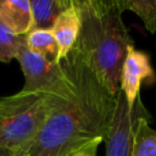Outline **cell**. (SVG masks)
<instances>
[{
    "instance_id": "cell-1",
    "label": "cell",
    "mask_w": 156,
    "mask_h": 156,
    "mask_svg": "<svg viewBox=\"0 0 156 156\" xmlns=\"http://www.w3.org/2000/svg\"><path fill=\"white\" fill-rule=\"evenodd\" d=\"M66 79L54 91L49 115L23 150L29 156H68L100 140L104 141L116 107L112 94L72 49L62 60Z\"/></svg>"
},
{
    "instance_id": "cell-2",
    "label": "cell",
    "mask_w": 156,
    "mask_h": 156,
    "mask_svg": "<svg viewBox=\"0 0 156 156\" xmlns=\"http://www.w3.org/2000/svg\"><path fill=\"white\" fill-rule=\"evenodd\" d=\"M76 4L80 29L73 49L101 83L117 95L127 50L133 45L122 20L121 0H76Z\"/></svg>"
},
{
    "instance_id": "cell-3",
    "label": "cell",
    "mask_w": 156,
    "mask_h": 156,
    "mask_svg": "<svg viewBox=\"0 0 156 156\" xmlns=\"http://www.w3.org/2000/svg\"><path fill=\"white\" fill-rule=\"evenodd\" d=\"M54 91L21 90L0 98V147L24 150L35 139L51 108Z\"/></svg>"
},
{
    "instance_id": "cell-4",
    "label": "cell",
    "mask_w": 156,
    "mask_h": 156,
    "mask_svg": "<svg viewBox=\"0 0 156 156\" xmlns=\"http://www.w3.org/2000/svg\"><path fill=\"white\" fill-rule=\"evenodd\" d=\"M23 76L24 91L49 93L60 87L66 79V71L61 62H52L33 52L26 45L24 37L16 56Z\"/></svg>"
},
{
    "instance_id": "cell-5",
    "label": "cell",
    "mask_w": 156,
    "mask_h": 156,
    "mask_svg": "<svg viewBox=\"0 0 156 156\" xmlns=\"http://www.w3.org/2000/svg\"><path fill=\"white\" fill-rule=\"evenodd\" d=\"M135 107L130 108L124 94H117L113 117L105 138L106 156H132L135 127Z\"/></svg>"
},
{
    "instance_id": "cell-6",
    "label": "cell",
    "mask_w": 156,
    "mask_h": 156,
    "mask_svg": "<svg viewBox=\"0 0 156 156\" xmlns=\"http://www.w3.org/2000/svg\"><path fill=\"white\" fill-rule=\"evenodd\" d=\"M152 77L154 69L151 67L149 56L145 52L135 49L134 45L129 46L122 66L119 90L124 94L130 108L135 107V102L139 99L141 82Z\"/></svg>"
},
{
    "instance_id": "cell-7",
    "label": "cell",
    "mask_w": 156,
    "mask_h": 156,
    "mask_svg": "<svg viewBox=\"0 0 156 156\" xmlns=\"http://www.w3.org/2000/svg\"><path fill=\"white\" fill-rule=\"evenodd\" d=\"M80 29V18L76 0L63 10L54 22L51 30L58 46V61L61 62L74 48Z\"/></svg>"
},
{
    "instance_id": "cell-8",
    "label": "cell",
    "mask_w": 156,
    "mask_h": 156,
    "mask_svg": "<svg viewBox=\"0 0 156 156\" xmlns=\"http://www.w3.org/2000/svg\"><path fill=\"white\" fill-rule=\"evenodd\" d=\"M0 18L18 37L34 28L29 0H0Z\"/></svg>"
},
{
    "instance_id": "cell-9",
    "label": "cell",
    "mask_w": 156,
    "mask_h": 156,
    "mask_svg": "<svg viewBox=\"0 0 156 156\" xmlns=\"http://www.w3.org/2000/svg\"><path fill=\"white\" fill-rule=\"evenodd\" d=\"M24 37L26 45L33 52L52 62L58 61V46L51 29L33 28Z\"/></svg>"
},
{
    "instance_id": "cell-10",
    "label": "cell",
    "mask_w": 156,
    "mask_h": 156,
    "mask_svg": "<svg viewBox=\"0 0 156 156\" xmlns=\"http://www.w3.org/2000/svg\"><path fill=\"white\" fill-rule=\"evenodd\" d=\"M34 28L51 29L58 15L66 10L72 0H29Z\"/></svg>"
},
{
    "instance_id": "cell-11",
    "label": "cell",
    "mask_w": 156,
    "mask_h": 156,
    "mask_svg": "<svg viewBox=\"0 0 156 156\" xmlns=\"http://www.w3.org/2000/svg\"><path fill=\"white\" fill-rule=\"evenodd\" d=\"M132 156H156V130L143 116L135 121Z\"/></svg>"
},
{
    "instance_id": "cell-12",
    "label": "cell",
    "mask_w": 156,
    "mask_h": 156,
    "mask_svg": "<svg viewBox=\"0 0 156 156\" xmlns=\"http://www.w3.org/2000/svg\"><path fill=\"white\" fill-rule=\"evenodd\" d=\"M123 10L136 13L150 33L156 32V0H121Z\"/></svg>"
},
{
    "instance_id": "cell-13",
    "label": "cell",
    "mask_w": 156,
    "mask_h": 156,
    "mask_svg": "<svg viewBox=\"0 0 156 156\" xmlns=\"http://www.w3.org/2000/svg\"><path fill=\"white\" fill-rule=\"evenodd\" d=\"M23 37L16 35L0 18V62H10L16 58Z\"/></svg>"
},
{
    "instance_id": "cell-14",
    "label": "cell",
    "mask_w": 156,
    "mask_h": 156,
    "mask_svg": "<svg viewBox=\"0 0 156 156\" xmlns=\"http://www.w3.org/2000/svg\"><path fill=\"white\" fill-rule=\"evenodd\" d=\"M101 143H102V141H100V140L93 141V143L88 144L87 146H84V147H82V149H79V150H77V151H74V152H72V154L68 155V156H96L98 147H99V145H100Z\"/></svg>"
},
{
    "instance_id": "cell-15",
    "label": "cell",
    "mask_w": 156,
    "mask_h": 156,
    "mask_svg": "<svg viewBox=\"0 0 156 156\" xmlns=\"http://www.w3.org/2000/svg\"><path fill=\"white\" fill-rule=\"evenodd\" d=\"M13 155H15V151L5 147H0V156H13Z\"/></svg>"
},
{
    "instance_id": "cell-16",
    "label": "cell",
    "mask_w": 156,
    "mask_h": 156,
    "mask_svg": "<svg viewBox=\"0 0 156 156\" xmlns=\"http://www.w3.org/2000/svg\"><path fill=\"white\" fill-rule=\"evenodd\" d=\"M13 156H29L27 152H24L23 150H17V151H15V155Z\"/></svg>"
}]
</instances>
